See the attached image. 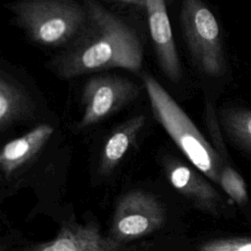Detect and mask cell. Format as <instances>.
I'll return each mask as SVG.
<instances>
[{
	"mask_svg": "<svg viewBox=\"0 0 251 251\" xmlns=\"http://www.w3.org/2000/svg\"><path fill=\"white\" fill-rule=\"evenodd\" d=\"M166 221L162 203L152 194L134 190L118 202L112 222L110 237L123 243L152 233Z\"/></svg>",
	"mask_w": 251,
	"mask_h": 251,
	"instance_id": "5",
	"label": "cell"
},
{
	"mask_svg": "<svg viewBox=\"0 0 251 251\" xmlns=\"http://www.w3.org/2000/svg\"><path fill=\"white\" fill-rule=\"evenodd\" d=\"M180 23L183 36L194 62L208 76L226 72V58L219 23L202 0H182Z\"/></svg>",
	"mask_w": 251,
	"mask_h": 251,
	"instance_id": "4",
	"label": "cell"
},
{
	"mask_svg": "<svg viewBox=\"0 0 251 251\" xmlns=\"http://www.w3.org/2000/svg\"><path fill=\"white\" fill-rule=\"evenodd\" d=\"M31 111V101L23 88L3 70L0 75V129L5 131Z\"/></svg>",
	"mask_w": 251,
	"mask_h": 251,
	"instance_id": "12",
	"label": "cell"
},
{
	"mask_svg": "<svg viewBox=\"0 0 251 251\" xmlns=\"http://www.w3.org/2000/svg\"><path fill=\"white\" fill-rule=\"evenodd\" d=\"M17 24L45 46L75 39L86 24V11L72 0H21L10 5Z\"/></svg>",
	"mask_w": 251,
	"mask_h": 251,
	"instance_id": "3",
	"label": "cell"
},
{
	"mask_svg": "<svg viewBox=\"0 0 251 251\" xmlns=\"http://www.w3.org/2000/svg\"><path fill=\"white\" fill-rule=\"evenodd\" d=\"M122 243L101 233L94 223L64 225L55 238L28 251H121Z\"/></svg>",
	"mask_w": 251,
	"mask_h": 251,
	"instance_id": "8",
	"label": "cell"
},
{
	"mask_svg": "<svg viewBox=\"0 0 251 251\" xmlns=\"http://www.w3.org/2000/svg\"><path fill=\"white\" fill-rule=\"evenodd\" d=\"M153 47L163 74L172 81L181 77V67L165 0H144Z\"/></svg>",
	"mask_w": 251,
	"mask_h": 251,
	"instance_id": "7",
	"label": "cell"
},
{
	"mask_svg": "<svg viewBox=\"0 0 251 251\" xmlns=\"http://www.w3.org/2000/svg\"><path fill=\"white\" fill-rule=\"evenodd\" d=\"M166 172L172 186L198 207L215 211L221 203L217 190L192 168L172 160L167 163Z\"/></svg>",
	"mask_w": 251,
	"mask_h": 251,
	"instance_id": "9",
	"label": "cell"
},
{
	"mask_svg": "<svg viewBox=\"0 0 251 251\" xmlns=\"http://www.w3.org/2000/svg\"><path fill=\"white\" fill-rule=\"evenodd\" d=\"M145 125L142 114L129 118L113 130L102 149L99 169L102 174L112 172L122 161Z\"/></svg>",
	"mask_w": 251,
	"mask_h": 251,
	"instance_id": "11",
	"label": "cell"
},
{
	"mask_svg": "<svg viewBox=\"0 0 251 251\" xmlns=\"http://www.w3.org/2000/svg\"><path fill=\"white\" fill-rule=\"evenodd\" d=\"M142 80L157 122L190 163L210 180L219 183L223 166L218 152L159 81L149 74H144Z\"/></svg>",
	"mask_w": 251,
	"mask_h": 251,
	"instance_id": "2",
	"label": "cell"
},
{
	"mask_svg": "<svg viewBox=\"0 0 251 251\" xmlns=\"http://www.w3.org/2000/svg\"><path fill=\"white\" fill-rule=\"evenodd\" d=\"M84 7L86 24L75 42L55 59L56 74L73 78L113 68L139 73L143 48L134 28L95 0H84Z\"/></svg>",
	"mask_w": 251,
	"mask_h": 251,
	"instance_id": "1",
	"label": "cell"
},
{
	"mask_svg": "<svg viewBox=\"0 0 251 251\" xmlns=\"http://www.w3.org/2000/svg\"><path fill=\"white\" fill-rule=\"evenodd\" d=\"M198 251H251V238H220L204 242Z\"/></svg>",
	"mask_w": 251,
	"mask_h": 251,
	"instance_id": "15",
	"label": "cell"
},
{
	"mask_svg": "<svg viewBox=\"0 0 251 251\" xmlns=\"http://www.w3.org/2000/svg\"><path fill=\"white\" fill-rule=\"evenodd\" d=\"M221 123L228 137L251 155V109L225 108L221 112Z\"/></svg>",
	"mask_w": 251,
	"mask_h": 251,
	"instance_id": "13",
	"label": "cell"
},
{
	"mask_svg": "<svg viewBox=\"0 0 251 251\" xmlns=\"http://www.w3.org/2000/svg\"><path fill=\"white\" fill-rule=\"evenodd\" d=\"M126 3H129V4H133V5H137V6H144V0H120Z\"/></svg>",
	"mask_w": 251,
	"mask_h": 251,
	"instance_id": "16",
	"label": "cell"
},
{
	"mask_svg": "<svg viewBox=\"0 0 251 251\" xmlns=\"http://www.w3.org/2000/svg\"><path fill=\"white\" fill-rule=\"evenodd\" d=\"M54 132V127L41 124L25 134L7 142L0 153V168L6 177L28 163L46 144Z\"/></svg>",
	"mask_w": 251,
	"mask_h": 251,
	"instance_id": "10",
	"label": "cell"
},
{
	"mask_svg": "<svg viewBox=\"0 0 251 251\" xmlns=\"http://www.w3.org/2000/svg\"><path fill=\"white\" fill-rule=\"evenodd\" d=\"M219 184L223 190L238 205H244L248 199L247 187L243 177L233 168L229 166L223 167Z\"/></svg>",
	"mask_w": 251,
	"mask_h": 251,
	"instance_id": "14",
	"label": "cell"
},
{
	"mask_svg": "<svg viewBox=\"0 0 251 251\" xmlns=\"http://www.w3.org/2000/svg\"><path fill=\"white\" fill-rule=\"evenodd\" d=\"M138 86L119 75H98L87 80L82 91L83 113L77 125L79 129L104 120L133 100Z\"/></svg>",
	"mask_w": 251,
	"mask_h": 251,
	"instance_id": "6",
	"label": "cell"
}]
</instances>
